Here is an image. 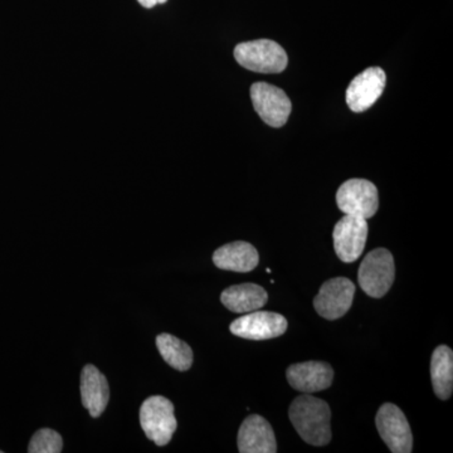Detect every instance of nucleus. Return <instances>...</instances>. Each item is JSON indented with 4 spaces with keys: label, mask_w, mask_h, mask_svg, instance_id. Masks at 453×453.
Returning <instances> with one entry per match:
<instances>
[{
    "label": "nucleus",
    "mask_w": 453,
    "mask_h": 453,
    "mask_svg": "<svg viewBox=\"0 0 453 453\" xmlns=\"http://www.w3.org/2000/svg\"><path fill=\"white\" fill-rule=\"evenodd\" d=\"M290 421L300 437L312 446H326L332 441V411L323 399L303 393L288 410Z\"/></svg>",
    "instance_id": "1"
},
{
    "label": "nucleus",
    "mask_w": 453,
    "mask_h": 453,
    "mask_svg": "<svg viewBox=\"0 0 453 453\" xmlns=\"http://www.w3.org/2000/svg\"><path fill=\"white\" fill-rule=\"evenodd\" d=\"M234 58L246 70L257 73H281L288 67V57L276 42H243L234 49Z\"/></svg>",
    "instance_id": "2"
},
{
    "label": "nucleus",
    "mask_w": 453,
    "mask_h": 453,
    "mask_svg": "<svg viewBox=\"0 0 453 453\" xmlns=\"http://www.w3.org/2000/svg\"><path fill=\"white\" fill-rule=\"evenodd\" d=\"M395 279V265L387 249L372 250L360 264L357 281L368 296L381 299L392 288Z\"/></svg>",
    "instance_id": "3"
},
{
    "label": "nucleus",
    "mask_w": 453,
    "mask_h": 453,
    "mask_svg": "<svg viewBox=\"0 0 453 453\" xmlns=\"http://www.w3.org/2000/svg\"><path fill=\"white\" fill-rule=\"evenodd\" d=\"M140 425L155 445H168L178 427L174 404L165 396H150L140 408Z\"/></svg>",
    "instance_id": "4"
},
{
    "label": "nucleus",
    "mask_w": 453,
    "mask_h": 453,
    "mask_svg": "<svg viewBox=\"0 0 453 453\" xmlns=\"http://www.w3.org/2000/svg\"><path fill=\"white\" fill-rule=\"evenodd\" d=\"M336 204L344 214L372 219L380 208L377 187L366 179H350L336 192Z\"/></svg>",
    "instance_id": "5"
},
{
    "label": "nucleus",
    "mask_w": 453,
    "mask_h": 453,
    "mask_svg": "<svg viewBox=\"0 0 453 453\" xmlns=\"http://www.w3.org/2000/svg\"><path fill=\"white\" fill-rule=\"evenodd\" d=\"M368 219L345 214L334 228V249L340 261L356 262L365 251L368 240Z\"/></svg>",
    "instance_id": "6"
},
{
    "label": "nucleus",
    "mask_w": 453,
    "mask_h": 453,
    "mask_svg": "<svg viewBox=\"0 0 453 453\" xmlns=\"http://www.w3.org/2000/svg\"><path fill=\"white\" fill-rule=\"evenodd\" d=\"M251 100L256 112L268 127H282L290 118V98L276 86L266 82L253 83Z\"/></svg>",
    "instance_id": "7"
},
{
    "label": "nucleus",
    "mask_w": 453,
    "mask_h": 453,
    "mask_svg": "<svg viewBox=\"0 0 453 453\" xmlns=\"http://www.w3.org/2000/svg\"><path fill=\"white\" fill-rule=\"evenodd\" d=\"M375 425L390 451L393 453L412 452V431L401 408L392 403L381 405L375 417Z\"/></svg>",
    "instance_id": "8"
},
{
    "label": "nucleus",
    "mask_w": 453,
    "mask_h": 453,
    "mask_svg": "<svg viewBox=\"0 0 453 453\" xmlns=\"http://www.w3.org/2000/svg\"><path fill=\"white\" fill-rule=\"evenodd\" d=\"M356 285L347 277H335L327 280L321 286L314 299V308L321 318L326 320H338L353 305Z\"/></svg>",
    "instance_id": "9"
},
{
    "label": "nucleus",
    "mask_w": 453,
    "mask_h": 453,
    "mask_svg": "<svg viewBox=\"0 0 453 453\" xmlns=\"http://www.w3.org/2000/svg\"><path fill=\"white\" fill-rule=\"evenodd\" d=\"M288 326V320L282 315L256 310L242 318L235 319L229 330L238 338L268 340L283 335Z\"/></svg>",
    "instance_id": "10"
},
{
    "label": "nucleus",
    "mask_w": 453,
    "mask_h": 453,
    "mask_svg": "<svg viewBox=\"0 0 453 453\" xmlns=\"http://www.w3.org/2000/svg\"><path fill=\"white\" fill-rule=\"evenodd\" d=\"M386 73L380 67H369L357 74L347 89V104L354 112L371 109L386 88Z\"/></svg>",
    "instance_id": "11"
},
{
    "label": "nucleus",
    "mask_w": 453,
    "mask_h": 453,
    "mask_svg": "<svg viewBox=\"0 0 453 453\" xmlns=\"http://www.w3.org/2000/svg\"><path fill=\"white\" fill-rule=\"evenodd\" d=\"M286 377L297 392L312 395L329 388L334 380V369L325 362L297 363L288 366Z\"/></svg>",
    "instance_id": "12"
},
{
    "label": "nucleus",
    "mask_w": 453,
    "mask_h": 453,
    "mask_svg": "<svg viewBox=\"0 0 453 453\" xmlns=\"http://www.w3.org/2000/svg\"><path fill=\"white\" fill-rule=\"evenodd\" d=\"M238 451L241 453H275V432L264 417L252 414L244 419L238 432Z\"/></svg>",
    "instance_id": "13"
},
{
    "label": "nucleus",
    "mask_w": 453,
    "mask_h": 453,
    "mask_svg": "<svg viewBox=\"0 0 453 453\" xmlns=\"http://www.w3.org/2000/svg\"><path fill=\"white\" fill-rule=\"evenodd\" d=\"M82 404L91 417L97 418L105 412L110 399L109 383L96 366L86 365L81 375Z\"/></svg>",
    "instance_id": "14"
},
{
    "label": "nucleus",
    "mask_w": 453,
    "mask_h": 453,
    "mask_svg": "<svg viewBox=\"0 0 453 453\" xmlns=\"http://www.w3.org/2000/svg\"><path fill=\"white\" fill-rule=\"evenodd\" d=\"M213 262L220 270L247 273L258 266L259 255L251 243L237 241L219 247L214 252Z\"/></svg>",
    "instance_id": "15"
},
{
    "label": "nucleus",
    "mask_w": 453,
    "mask_h": 453,
    "mask_svg": "<svg viewBox=\"0 0 453 453\" xmlns=\"http://www.w3.org/2000/svg\"><path fill=\"white\" fill-rule=\"evenodd\" d=\"M220 301L229 311L235 314H249L264 308L268 295L264 288L256 283H242L226 288L220 295Z\"/></svg>",
    "instance_id": "16"
},
{
    "label": "nucleus",
    "mask_w": 453,
    "mask_h": 453,
    "mask_svg": "<svg viewBox=\"0 0 453 453\" xmlns=\"http://www.w3.org/2000/svg\"><path fill=\"white\" fill-rule=\"evenodd\" d=\"M431 378L438 398L447 401L453 390V351L447 345H440L432 354Z\"/></svg>",
    "instance_id": "17"
},
{
    "label": "nucleus",
    "mask_w": 453,
    "mask_h": 453,
    "mask_svg": "<svg viewBox=\"0 0 453 453\" xmlns=\"http://www.w3.org/2000/svg\"><path fill=\"white\" fill-rule=\"evenodd\" d=\"M160 356L172 368L179 372L189 371L193 365V350L183 340L170 334H160L157 338Z\"/></svg>",
    "instance_id": "18"
},
{
    "label": "nucleus",
    "mask_w": 453,
    "mask_h": 453,
    "mask_svg": "<svg viewBox=\"0 0 453 453\" xmlns=\"http://www.w3.org/2000/svg\"><path fill=\"white\" fill-rule=\"evenodd\" d=\"M64 449V440L58 432L50 428H42L33 434L29 442V453H59Z\"/></svg>",
    "instance_id": "19"
},
{
    "label": "nucleus",
    "mask_w": 453,
    "mask_h": 453,
    "mask_svg": "<svg viewBox=\"0 0 453 453\" xmlns=\"http://www.w3.org/2000/svg\"><path fill=\"white\" fill-rule=\"evenodd\" d=\"M138 2L142 7L150 9L155 7V5L164 4V3L168 2V0H138Z\"/></svg>",
    "instance_id": "20"
},
{
    "label": "nucleus",
    "mask_w": 453,
    "mask_h": 453,
    "mask_svg": "<svg viewBox=\"0 0 453 453\" xmlns=\"http://www.w3.org/2000/svg\"><path fill=\"white\" fill-rule=\"evenodd\" d=\"M0 453H3V451H0Z\"/></svg>",
    "instance_id": "21"
}]
</instances>
